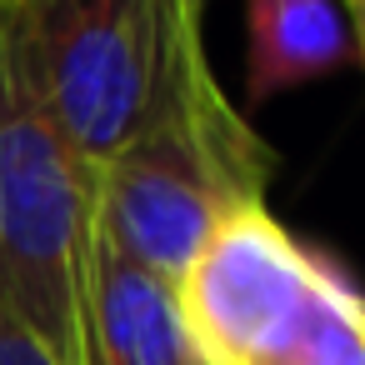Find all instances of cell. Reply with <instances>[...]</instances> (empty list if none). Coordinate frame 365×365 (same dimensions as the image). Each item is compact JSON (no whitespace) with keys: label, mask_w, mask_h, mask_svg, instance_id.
<instances>
[{"label":"cell","mask_w":365,"mask_h":365,"mask_svg":"<svg viewBox=\"0 0 365 365\" xmlns=\"http://www.w3.org/2000/svg\"><path fill=\"white\" fill-rule=\"evenodd\" d=\"M195 0H165V61L145 125L96 175V230L160 280H180L195 250L235 210L265 205L275 150L215 86Z\"/></svg>","instance_id":"1"},{"label":"cell","mask_w":365,"mask_h":365,"mask_svg":"<svg viewBox=\"0 0 365 365\" xmlns=\"http://www.w3.org/2000/svg\"><path fill=\"white\" fill-rule=\"evenodd\" d=\"M0 365H61L26 325H16L6 310H0Z\"/></svg>","instance_id":"8"},{"label":"cell","mask_w":365,"mask_h":365,"mask_svg":"<svg viewBox=\"0 0 365 365\" xmlns=\"http://www.w3.org/2000/svg\"><path fill=\"white\" fill-rule=\"evenodd\" d=\"M96 170L51 125L26 66L16 0H0V310L61 365H96Z\"/></svg>","instance_id":"2"},{"label":"cell","mask_w":365,"mask_h":365,"mask_svg":"<svg viewBox=\"0 0 365 365\" xmlns=\"http://www.w3.org/2000/svg\"><path fill=\"white\" fill-rule=\"evenodd\" d=\"M330 255L300 245L265 205L210 230L175 280V305L200 365H260L310 310Z\"/></svg>","instance_id":"4"},{"label":"cell","mask_w":365,"mask_h":365,"mask_svg":"<svg viewBox=\"0 0 365 365\" xmlns=\"http://www.w3.org/2000/svg\"><path fill=\"white\" fill-rule=\"evenodd\" d=\"M260 365H365V290L330 260L310 310Z\"/></svg>","instance_id":"7"},{"label":"cell","mask_w":365,"mask_h":365,"mask_svg":"<svg viewBox=\"0 0 365 365\" xmlns=\"http://www.w3.org/2000/svg\"><path fill=\"white\" fill-rule=\"evenodd\" d=\"M345 16H350V36H355V56H360V66H365V0H360V6H350Z\"/></svg>","instance_id":"9"},{"label":"cell","mask_w":365,"mask_h":365,"mask_svg":"<svg viewBox=\"0 0 365 365\" xmlns=\"http://www.w3.org/2000/svg\"><path fill=\"white\" fill-rule=\"evenodd\" d=\"M36 96L101 175L150 115L165 61V0H16Z\"/></svg>","instance_id":"3"},{"label":"cell","mask_w":365,"mask_h":365,"mask_svg":"<svg viewBox=\"0 0 365 365\" xmlns=\"http://www.w3.org/2000/svg\"><path fill=\"white\" fill-rule=\"evenodd\" d=\"M91 355L96 365H200L175 285L96 240L91 270Z\"/></svg>","instance_id":"5"},{"label":"cell","mask_w":365,"mask_h":365,"mask_svg":"<svg viewBox=\"0 0 365 365\" xmlns=\"http://www.w3.org/2000/svg\"><path fill=\"white\" fill-rule=\"evenodd\" d=\"M245 36H250L245 61L250 101H270L355 61L350 16L330 0H250Z\"/></svg>","instance_id":"6"}]
</instances>
